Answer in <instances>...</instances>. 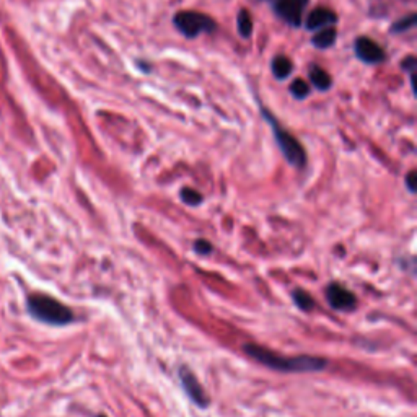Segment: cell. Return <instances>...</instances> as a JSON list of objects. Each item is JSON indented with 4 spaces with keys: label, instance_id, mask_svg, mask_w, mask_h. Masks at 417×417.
<instances>
[{
    "label": "cell",
    "instance_id": "15",
    "mask_svg": "<svg viewBox=\"0 0 417 417\" xmlns=\"http://www.w3.org/2000/svg\"><path fill=\"white\" fill-rule=\"evenodd\" d=\"M290 94L295 96L296 100H305L310 95V87L308 83L302 80V78H296V80L292 82L290 85Z\"/></svg>",
    "mask_w": 417,
    "mask_h": 417
},
{
    "label": "cell",
    "instance_id": "17",
    "mask_svg": "<svg viewBox=\"0 0 417 417\" xmlns=\"http://www.w3.org/2000/svg\"><path fill=\"white\" fill-rule=\"evenodd\" d=\"M416 20H417L416 13H411V15H407L405 18H401L400 21H396L395 25H393L391 31L393 33H402V31L411 30L412 26H416Z\"/></svg>",
    "mask_w": 417,
    "mask_h": 417
},
{
    "label": "cell",
    "instance_id": "9",
    "mask_svg": "<svg viewBox=\"0 0 417 417\" xmlns=\"http://www.w3.org/2000/svg\"><path fill=\"white\" fill-rule=\"evenodd\" d=\"M337 21V15L330 8H314L307 18V28L308 30H323V28L332 26Z\"/></svg>",
    "mask_w": 417,
    "mask_h": 417
},
{
    "label": "cell",
    "instance_id": "1",
    "mask_svg": "<svg viewBox=\"0 0 417 417\" xmlns=\"http://www.w3.org/2000/svg\"><path fill=\"white\" fill-rule=\"evenodd\" d=\"M245 352L264 367L279 370V372H290V373H305V372H319L326 367L328 362L323 357L313 355H296V357H284L276 354L263 346L247 344Z\"/></svg>",
    "mask_w": 417,
    "mask_h": 417
},
{
    "label": "cell",
    "instance_id": "20",
    "mask_svg": "<svg viewBox=\"0 0 417 417\" xmlns=\"http://www.w3.org/2000/svg\"><path fill=\"white\" fill-rule=\"evenodd\" d=\"M406 186L411 193H416V171H411V173L406 176Z\"/></svg>",
    "mask_w": 417,
    "mask_h": 417
},
{
    "label": "cell",
    "instance_id": "16",
    "mask_svg": "<svg viewBox=\"0 0 417 417\" xmlns=\"http://www.w3.org/2000/svg\"><path fill=\"white\" fill-rule=\"evenodd\" d=\"M179 197H181V201L188 204V206H199L204 199L201 193H197L196 189L191 188H183L181 193H179Z\"/></svg>",
    "mask_w": 417,
    "mask_h": 417
},
{
    "label": "cell",
    "instance_id": "6",
    "mask_svg": "<svg viewBox=\"0 0 417 417\" xmlns=\"http://www.w3.org/2000/svg\"><path fill=\"white\" fill-rule=\"evenodd\" d=\"M308 0H274V12L292 26H300Z\"/></svg>",
    "mask_w": 417,
    "mask_h": 417
},
{
    "label": "cell",
    "instance_id": "2",
    "mask_svg": "<svg viewBox=\"0 0 417 417\" xmlns=\"http://www.w3.org/2000/svg\"><path fill=\"white\" fill-rule=\"evenodd\" d=\"M26 307L35 319L53 326H66L76 319V314L67 305L46 294H31L26 300Z\"/></svg>",
    "mask_w": 417,
    "mask_h": 417
},
{
    "label": "cell",
    "instance_id": "14",
    "mask_svg": "<svg viewBox=\"0 0 417 417\" xmlns=\"http://www.w3.org/2000/svg\"><path fill=\"white\" fill-rule=\"evenodd\" d=\"M294 302L296 307L300 310H303V312H310V310H313L314 307V300L310 296L305 290H294Z\"/></svg>",
    "mask_w": 417,
    "mask_h": 417
},
{
    "label": "cell",
    "instance_id": "7",
    "mask_svg": "<svg viewBox=\"0 0 417 417\" xmlns=\"http://www.w3.org/2000/svg\"><path fill=\"white\" fill-rule=\"evenodd\" d=\"M326 299L331 308L339 312H352L357 305V299L352 292L342 284H330L326 289Z\"/></svg>",
    "mask_w": 417,
    "mask_h": 417
},
{
    "label": "cell",
    "instance_id": "11",
    "mask_svg": "<svg viewBox=\"0 0 417 417\" xmlns=\"http://www.w3.org/2000/svg\"><path fill=\"white\" fill-rule=\"evenodd\" d=\"M336 38H337V31L336 28L332 26H328V28H323L319 33H317L313 36L312 43L317 46L318 49H328L331 48L332 44L336 43Z\"/></svg>",
    "mask_w": 417,
    "mask_h": 417
},
{
    "label": "cell",
    "instance_id": "4",
    "mask_svg": "<svg viewBox=\"0 0 417 417\" xmlns=\"http://www.w3.org/2000/svg\"><path fill=\"white\" fill-rule=\"evenodd\" d=\"M175 26L178 28L179 33H183L186 38H197L202 33H212L215 30V21L211 17L204 15L201 12L184 10L178 12L175 15Z\"/></svg>",
    "mask_w": 417,
    "mask_h": 417
},
{
    "label": "cell",
    "instance_id": "21",
    "mask_svg": "<svg viewBox=\"0 0 417 417\" xmlns=\"http://www.w3.org/2000/svg\"><path fill=\"white\" fill-rule=\"evenodd\" d=\"M98 417H106V416H103V414H101V416H98Z\"/></svg>",
    "mask_w": 417,
    "mask_h": 417
},
{
    "label": "cell",
    "instance_id": "3",
    "mask_svg": "<svg viewBox=\"0 0 417 417\" xmlns=\"http://www.w3.org/2000/svg\"><path fill=\"white\" fill-rule=\"evenodd\" d=\"M261 113L264 119L269 123L272 134H274V139L281 148L282 155H284V159L289 161L292 166H295V168H303V166L307 165V152H305L302 143L296 141L289 131H285L269 111L261 108Z\"/></svg>",
    "mask_w": 417,
    "mask_h": 417
},
{
    "label": "cell",
    "instance_id": "10",
    "mask_svg": "<svg viewBox=\"0 0 417 417\" xmlns=\"http://www.w3.org/2000/svg\"><path fill=\"white\" fill-rule=\"evenodd\" d=\"M310 82H312L313 85L321 91H328L332 85L330 73H328L326 71H323V69L318 66H313L312 69H310Z\"/></svg>",
    "mask_w": 417,
    "mask_h": 417
},
{
    "label": "cell",
    "instance_id": "13",
    "mask_svg": "<svg viewBox=\"0 0 417 417\" xmlns=\"http://www.w3.org/2000/svg\"><path fill=\"white\" fill-rule=\"evenodd\" d=\"M236 25H238V33L243 36L245 39L251 38L253 35V17L248 10H240L238 17H236Z\"/></svg>",
    "mask_w": 417,
    "mask_h": 417
},
{
    "label": "cell",
    "instance_id": "5",
    "mask_svg": "<svg viewBox=\"0 0 417 417\" xmlns=\"http://www.w3.org/2000/svg\"><path fill=\"white\" fill-rule=\"evenodd\" d=\"M179 382H181V387L184 393H186L189 400H191L194 405L201 407V409H206L208 406V396L207 393L204 391L202 384L199 383V380L196 378V375L191 372V369H188L186 365L179 367Z\"/></svg>",
    "mask_w": 417,
    "mask_h": 417
},
{
    "label": "cell",
    "instance_id": "12",
    "mask_svg": "<svg viewBox=\"0 0 417 417\" xmlns=\"http://www.w3.org/2000/svg\"><path fill=\"white\" fill-rule=\"evenodd\" d=\"M292 71H294V66H292V61L285 55H277L272 61V73L277 80H285L287 77H290Z\"/></svg>",
    "mask_w": 417,
    "mask_h": 417
},
{
    "label": "cell",
    "instance_id": "8",
    "mask_svg": "<svg viewBox=\"0 0 417 417\" xmlns=\"http://www.w3.org/2000/svg\"><path fill=\"white\" fill-rule=\"evenodd\" d=\"M355 54L365 64H382L384 61V51L380 44L367 36H360L355 41Z\"/></svg>",
    "mask_w": 417,
    "mask_h": 417
},
{
    "label": "cell",
    "instance_id": "18",
    "mask_svg": "<svg viewBox=\"0 0 417 417\" xmlns=\"http://www.w3.org/2000/svg\"><path fill=\"white\" fill-rule=\"evenodd\" d=\"M194 251L199 254H208L212 251V245L207 242V240H197L196 243H194Z\"/></svg>",
    "mask_w": 417,
    "mask_h": 417
},
{
    "label": "cell",
    "instance_id": "19",
    "mask_svg": "<svg viewBox=\"0 0 417 417\" xmlns=\"http://www.w3.org/2000/svg\"><path fill=\"white\" fill-rule=\"evenodd\" d=\"M417 66V61L414 55H409V57H406L405 61H402V69H406V71H409L411 73H414Z\"/></svg>",
    "mask_w": 417,
    "mask_h": 417
}]
</instances>
